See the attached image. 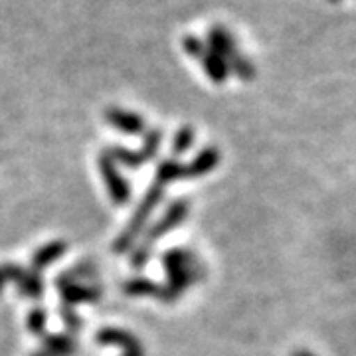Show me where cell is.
Masks as SVG:
<instances>
[{"label": "cell", "mask_w": 356, "mask_h": 356, "mask_svg": "<svg viewBox=\"0 0 356 356\" xmlns=\"http://www.w3.org/2000/svg\"><path fill=\"white\" fill-rule=\"evenodd\" d=\"M44 325H46V313L42 311H32L30 317H28V327L32 332H42L44 331Z\"/></svg>", "instance_id": "cell-9"}, {"label": "cell", "mask_w": 356, "mask_h": 356, "mask_svg": "<svg viewBox=\"0 0 356 356\" xmlns=\"http://www.w3.org/2000/svg\"><path fill=\"white\" fill-rule=\"evenodd\" d=\"M99 163H102L103 178H105V182H107V188L111 192L113 200L117 204H125L129 200V186L127 182L117 175V170H115L113 166V159L107 153L99 159Z\"/></svg>", "instance_id": "cell-3"}, {"label": "cell", "mask_w": 356, "mask_h": 356, "mask_svg": "<svg viewBox=\"0 0 356 356\" xmlns=\"http://www.w3.org/2000/svg\"><path fill=\"white\" fill-rule=\"evenodd\" d=\"M182 48H184V51H186L188 56L196 58V60L204 65L206 74H208V77H210L212 81H216V83L226 81V77H228L229 74L228 62H226L220 54H216V51L212 50L204 40L188 34V36H184V40H182Z\"/></svg>", "instance_id": "cell-2"}, {"label": "cell", "mask_w": 356, "mask_h": 356, "mask_svg": "<svg viewBox=\"0 0 356 356\" xmlns=\"http://www.w3.org/2000/svg\"><path fill=\"white\" fill-rule=\"evenodd\" d=\"M329 2H339V0H329Z\"/></svg>", "instance_id": "cell-11"}, {"label": "cell", "mask_w": 356, "mask_h": 356, "mask_svg": "<svg viewBox=\"0 0 356 356\" xmlns=\"http://www.w3.org/2000/svg\"><path fill=\"white\" fill-rule=\"evenodd\" d=\"M64 252V243H50V245L42 248V250H38L36 255H34V267H36V269H42V267L50 266L51 261H54L56 257H60Z\"/></svg>", "instance_id": "cell-6"}, {"label": "cell", "mask_w": 356, "mask_h": 356, "mask_svg": "<svg viewBox=\"0 0 356 356\" xmlns=\"http://www.w3.org/2000/svg\"><path fill=\"white\" fill-rule=\"evenodd\" d=\"M107 121L117 127L119 131H125V133H140L145 129V121L140 119L139 115L131 113V111H125V109H107Z\"/></svg>", "instance_id": "cell-4"}, {"label": "cell", "mask_w": 356, "mask_h": 356, "mask_svg": "<svg viewBox=\"0 0 356 356\" xmlns=\"http://www.w3.org/2000/svg\"><path fill=\"white\" fill-rule=\"evenodd\" d=\"M18 283H20V289H22V293L24 295H28V297H40L42 295V281L38 280V275H26V273H22V277L18 280Z\"/></svg>", "instance_id": "cell-7"}, {"label": "cell", "mask_w": 356, "mask_h": 356, "mask_svg": "<svg viewBox=\"0 0 356 356\" xmlns=\"http://www.w3.org/2000/svg\"><path fill=\"white\" fill-rule=\"evenodd\" d=\"M206 44L216 54H220L228 62L229 70H234L238 76L243 77V79H250V77L254 76V65L250 64L245 58H242V54L236 48V40L229 34L228 28H224L222 24L212 26L208 30Z\"/></svg>", "instance_id": "cell-1"}, {"label": "cell", "mask_w": 356, "mask_h": 356, "mask_svg": "<svg viewBox=\"0 0 356 356\" xmlns=\"http://www.w3.org/2000/svg\"><path fill=\"white\" fill-rule=\"evenodd\" d=\"M22 269L20 267H14V266H0V289L4 287V283L8 280L18 281L22 277Z\"/></svg>", "instance_id": "cell-8"}, {"label": "cell", "mask_w": 356, "mask_h": 356, "mask_svg": "<svg viewBox=\"0 0 356 356\" xmlns=\"http://www.w3.org/2000/svg\"><path fill=\"white\" fill-rule=\"evenodd\" d=\"M188 145H192V131L184 129V131H180V137H178L175 147H177L178 153H182V151H184V147H188Z\"/></svg>", "instance_id": "cell-10"}, {"label": "cell", "mask_w": 356, "mask_h": 356, "mask_svg": "<svg viewBox=\"0 0 356 356\" xmlns=\"http://www.w3.org/2000/svg\"><path fill=\"white\" fill-rule=\"evenodd\" d=\"M60 289H62V295L67 303H77V301H91L97 297V293H93L91 289H86V287H79L72 281H60Z\"/></svg>", "instance_id": "cell-5"}]
</instances>
